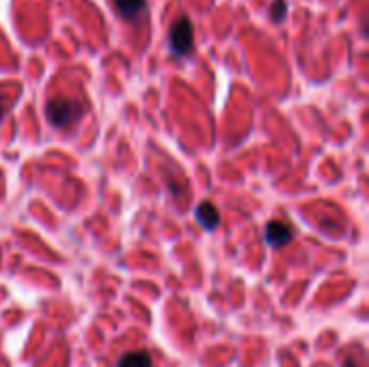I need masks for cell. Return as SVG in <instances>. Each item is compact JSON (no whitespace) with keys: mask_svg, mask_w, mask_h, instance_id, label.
<instances>
[{"mask_svg":"<svg viewBox=\"0 0 369 367\" xmlns=\"http://www.w3.org/2000/svg\"><path fill=\"white\" fill-rule=\"evenodd\" d=\"M82 115V106L72 97H54L46 106V117L54 127H70Z\"/></svg>","mask_w":369,"mask_h":367,"instance_id":"cell-1","label":"cell"},{"mask_svg":"<svg viewBox=\"0 0 369 367\" xmlns=\"http://www.w3.org/2000/svg\"><path fill=\"white\" fill-rule=\"evenodd\" d=\"M192 41H194V31L192 24L186 15H180L173 22L171 33H168V46L175 56H186L192 50Z\"/></svg>","mask_w":369,"mask_h":367,"instance_id":"cell-2","label":"cell"},{"mask_svg":"<svg viewBox=\"0 0 369 367\" xmlns=\"http://www.w3.org/2000/svg\"><path fill=\"white\" fill-rule=\"evenodd\" d=\"M266 242L274 249H281V247H285L292 242V237H294V229L290 223H283V221H272L268 223L266 227Z\"/></svg>","mask_w":369,"mask_h":367,"instance_id":"cell-3","label":"cell"},{"mask_svg":"<svg viewBox=\"0 0 369 367\" xmlns=\"http://www.w3.org/2000/svg\"><path fill=\"white\" fill-rule=\"evenodd\" d=\"M113 5H115V9L119 11L121 17L134 22L147 9V0H113Z\"/></svg>","mask_w":369,"mask_h":367,"instance_id":"cell-4","label":"cell"},{"mask_svg":"<svg viewBox=\"0 0 369 367\" xmlns=\"http://www.w3.org/2000/svg\"><path fill=\"white\" fill-rule=\"evenodd\" d=\"M194 216H197L199 225H201L203 229H207V231L214 229L216 225L221 223V214H219V210H216V205L210 203V201L199 203V208H197V212H194Z\"/></svg>","mask_w":369,"mask_h":367,"instance_id":"cell-5","label":"cell"},{"mask_svg":"<svg viewBox=\"0 0 369 367\" xmlns=\"http://www.w3.org/2000/svg\"><path fill=\"white\" fill-rule=\"evenodd\" d=\"M117 367H151V357H149V352H145V350L125 352V354L119 359Z\"/></svg>","mask_w":369,"mask_h":367,"instance_id":"cell-6","label":"cell"},{"mask_svg":"<svg viewBox=\"0 0 369 367\" xmlns=\"http://www.w3.org/2000/svg\"><path fill=\"white\" fill-rule=\"evenodd\" d=\"M285 9H288V3L285 0H274L272 3V7H270V15H272V19L274 22H281L285 17Z\"/></svg>","mask_w":369,"mask_h":367,"instance_id":"cell-7","label":"cell"},{"mask_svg":"<svg viewBox=\"0 0 369 367\" xmlns=\"http://www.w3.org/2000/svg\"><path fill=\"white\" fill-rule=\"evenodd\" d=\"M5 108H7V100L0 95V119H3V115H5Z\"/></svg>","mask_w":369,"mask_h":367,"instance_id":"cell-8","label":"cell"}]
</instances>
